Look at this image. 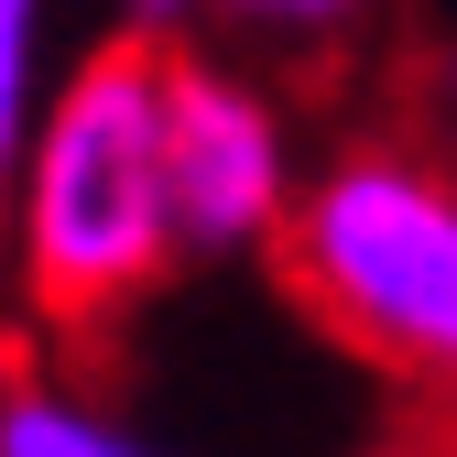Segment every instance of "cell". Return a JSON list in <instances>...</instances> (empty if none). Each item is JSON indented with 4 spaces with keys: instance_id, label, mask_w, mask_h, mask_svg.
I'll return each instance as SVG.
<instances>
[{
    "instance_id": "cell-1",
    "label": "cell",
    "mask_w": 457,
    "mask_h": 457,
    "mask_svg": "<svg viewBox=\"0 0 457 457\" xmlns=\"http://www.w3.org/2000/svg\"><path fill=\"white\" fill-rule=\"evenodd\" d=\"M163 33L98 44L22 163V295L44 327H109L186 251L163 163Z\"/></svg>"
},
{
    "instance_id": "cell-2",
    "label": "cell",
    "mask_w": 457,
    "mask_h": 457,
    "mask_svg": "<svg viewBox=\"0 0 457 457\" xmlns=\"http://www.w3.org/2000/svg\"><path fill=\"white\" fill-rule=\"evenodd\" d=\"M283 283L403 381H457V186L414 153H337L283 207Z\"/></svg>"
},
{
    "instance_id": "cell-3",
    "label": "cell",
    "mask_w": 457,
    "mask_h": 457,
    "mask_svg": "<svg viewBox=\"0 0 457 457\" xmlns=\"http://www.w3.org/2000/svg\"><path fill=\"white\" fill-rule=\"evenodd\" d=\"M163 163H175V228L186 251H228L283 228V131L251 87H228L218 66H163Z\"/></svg>"
},
{
    "instance_id": "cell-4",
    "label": "cell",
    "mask_w": 457,
    "mask_h": 457,
    "mask_svg": "<svg viewBox=\"0 0 457 457\" xmlns=\"http://www.w3.org/2000/svg\"><path fill=\"white\" fill-rule=\"evenodd\" d=\"M0 457H153V446L77 414L66 392H0Z\"/></svg>"
},
{
    "instance_id": "cell-5",
    "label": "cell",
    "mask_w": 457,
    "mask_h": 457,
    "mask_svg": "<svg viewBox=\"0 0 457 457\" xmlns=\"http://www.w3.org/2000/svg\"><path fill=\"white\" fill-rule=\"evenodd\" d=\"M22 66H33V0H0V175L22 142Z\"/></svg>"
},
{
    "instance_id": "cell-6",
    "label": "cell",
    "mask_w": 457,
    "mask_h": 457,
    "mask_svg": "<svg viewBox=\"0 0 457 457\" xmlns=\"http://www.w3.org/2000/svg\"><path fill=\"white\" fill-rule=\"evenodd\" d=\"M218 12H240V22H272V33H327V22H349L360 0H218Z\"/></svg>"
},
{
    "instance_id": "cell-7",
    "label": "cell",
    "mask_w": 457,
    "mask_h": 457,
    "mask_svg": "<svg viewBox=\"0 0 457 457\" xmlns=\"http://www.w3.org/2000/svg\"><path fill=\"white\" fill-rule=\"evenodd\" d=\"M142 12H153V22H163V12H186V0H142Z\"/></svg>"
},
{
    "instance_id": "cell-8",
    "label": "cell",
    "mask_w": 457,
    "mask_h": 457,
    "mask_svg": "<svg viewBox=\"0 0 457 457\" xmlns=\"http://www.w3.org/2000/svg\"><path fill=\"white\" fill-rule=\"evenodd\" d=\"M446 98H457V54H446Z\"/></svg>"
}]
</instances>
